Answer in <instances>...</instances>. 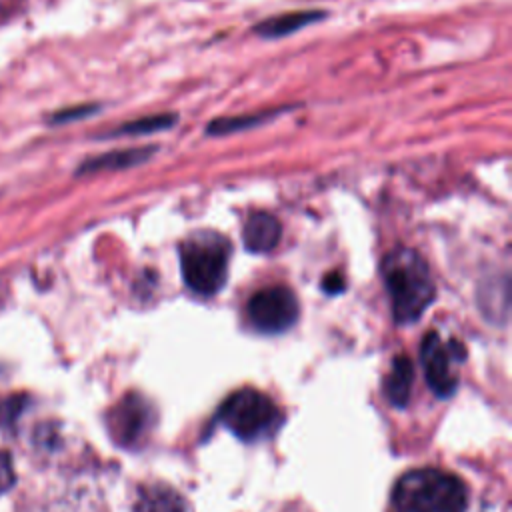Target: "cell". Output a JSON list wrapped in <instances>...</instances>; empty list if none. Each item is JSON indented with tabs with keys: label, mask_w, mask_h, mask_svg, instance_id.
<instances>
[{
	"label": "cell",
	"mask_w": 512,
	"mask_h": 512,
	"mask_svg": "<svg viewBox=\"0 0 512 512\" xmlns=\"http://www.w3.org/2000/svg\"><path fill=\"white\" fill-rule=\"evenodd\" d=\"M382 278L398 324L416 322L434 302L436 286L426 260L412 248H394L382 260Z\"/></svg>",
	"instance_id": "6da1fadb"
},
{
	"label": "cell",
	"mask_w": 512,
	"mask_h": 512,
	"mask_svg": "<svg viewBox=\"0 0 512 512\" xmlns=\"http://www.w3.org/2000/svg\"><path fill=\"white\" fill-rule=\"evenodd\" d=\"M396 512H466L468 490L464 482L438 468L410 470L392 490Z\"/></svg>",
	"instance_id": "7a4b0ae2"
},
{
	"label": "cell",
	"mask_w": 512,
	"mask_h": 512,
	"mask_svg": "<svg viewBox=\"0 0 512 512\" xmlns=\"http://www.w3.org/2000/svg\"><path fill=\"white\" fill-rule=\"evenodd\" d=\"M230 242L214 230L192 232L180 244V270L184 284L198 296H214L228 278Z\"/></svg>",
	"instance_id": "3957f363"
},
{
	"label": "cell",
	"mask_w": 512,
	"mask_h": 512,
	"mask_svg": "<svg viewBox=\"0 0 512 512\" xmlns=\"http://www.w3.org/2000/svg\"><path fill=\"white\" fill-rule=\"evenodd\" d=\"M216 416L224 428L246 442L270 436L282 422V412L274 400L254 388L232 392Z\"/></svg>",
	"instance_id": "277c9868"
},
{
	"label": "cell",
	"mask_w": 512,
	"mask_h": 512,
	"mask_svg": "<svg viewBox=\"0 0 512 512\" xmlns=\"http://www.w3.org/2000/svg\"><path fill=\"white\" fill-rule=\"evenodd\" d=\"M252 326L264 334H280L294 326L300 314L296 294L286 286H266L252 294L246 306Z\"/></svg>",
	"instance_id": "5b68a950"
},
{
	"label": "cell",
	"mask_w": 512,
	"mask_h": 512,
	"mask_svg": "<svg viewBox=\"0 0 512 512\" xmlns=\"http://www.w3.org/2000/svg\"><path fill=\"white\" fill-rule=\"evenodd\" d=\"M466 356L464 346L458 340L444 342L438 332H428L420 346V358L426 374L428 386L440 396H450L458 386L456 362H462Z\"/></svg>",
	"instance_id": "8992f818"
},
{
	"label": "cell",
	"mask_w": 512,
	"mask_h": 512,
	"mask_svg": "<svg viewBox=\"0 0 512 512\" xmlns=\"http://www.w3.org/2000/svg\"><path fill=\"white\" fill-rule=\"evenodd\" d=\"M154 422L150 404L138 394H126L108 416V428L112 438L122 446L138 444Z\"/></svg>",
	"instance_id": "52a82bcc"
},
{
	"label": "cell",
	"mask_w": 512,
	"mask_h": 512,
	"mask_svg": "<svg viewBox=\"0 0 512 512\" xmlns=\"http://www.w3.org/2000/svg\"><path fill=\"white\" fill-rule=\"evenodd\" d=\"M282 236L280 220L270 212H252L244 222L242 240L246 250L256 254H266L276 248Z\"/></svg>",
	"instance_id": "ba28073f"
},
{
	"label": "cell",
	"mask_w": 512,
	"mask_h": 512,
	"mask_svg": "<svg viewBox=\"0 0 512 512\" xmlns=\"http://www.w3.org/2000/svg\"><path fill=\"white\" fill-rule=\"evenodd\" d=\"M326 14L320 10H294V12H284L272 18L262 20L254 32L262 38H282L288 34H294L296 30L314 24L318 20H322Z\"/></svg>",
	"instance_id": "9c48e42d"
},
{
	"label": "cell",
	"mask_w": 512,
	"mask_h": 512,
	"mask_svg": "<svg viewBox=\"0 0 512 512\" xmlns=\"http://www.w3.org/2000/svg\"><path fill=\"white\" fill-rule=\"evenodd\" d=\"M412 380H414V364L408 356L398 354L392 360V368L390 374L384 380V392L390 400V404L404 408L410 400V392H412Z\"/></svg>",
	"instance_id": "30bf717a"
},
{
	"label": "cell",
	"mask_w": 512,
	"mask_h": 512,
	"mask_svg": "<svg viewBox=\"0 0 512 512\" xmlns=\"http://www.w3.org/2000/svg\"><path fill=\"white\" fill-rule=\"evenodd\" d=\"M134 512H186V504L172 488L164 484H150L138 490Z\"/></svg>",
	"instance_id": "8fae6325"
},
{
	"label": "cell",
	"mask_w": 512,
	"mask_h": 512,
	"mask_svg": "<svg viewBox=\"0 0 512 512\" xmlns=\"http://www.w3.org/2000/svg\"><path fill=\"white\" fill-rule=\"evenodd\" d=\"M156 146H142V148H128V150H114L96 158L86 160L80 166V172H100V170H124L146 162L154 154Z\"/></svg>",
	"instance_id": "7c38bea8"
},
{
	"label": "cell",
	"mask_w": 512,
	"mask_h": 512,
	"mask_svg": "<svg viewBox=\"0 0 512 512\" xmlns=\"http://www.w3.org/2000/svg\"><path fill=\"white\" fill-rule=\"evenodd\" d=\"M286 108H278V110H264V112H252V114H240V116H226V118H216L208 128L206 134L210 136H224V134H232L238 130H246V128H254L262 122H268L270 118L278 116L280 112H284Z\"/></svg>",
	"instance_id": "4fadbf2b"
},
{
	"label": "cell",
	"mask_w": 512,
	"mask_h": 512,
	"mask_svg": "<svg viewBox=\"0 0 512 512\" xmlns=\"http://www.w3.org/2000/svg\"><path fill=\"white\" fill-rule=\"evenodd\" d=\"M176 122V114H152V116H144V118H136L128 124H122L120 128L112 130L110 136H142V134H152V132H160V130H168L170 126H174Z\"/></svg>",
	"instance_id": "5bb4252c"
},
{
	"label": "cell",
	"mask_w": 512,
	"mask_h": 512,
	"mask_svg": "<svg viewBox=\"0 0 512 512\" xmlns=\"http://www.w3.org/2000/svg\"><path fill=\"white\" fill-rule=\"evenodd\" d=\"M14 484V466L8 452L0 450V494Z\"/></svg>",
	"instance_id": "9a60e30c"
},
{
	"label": "cell",
	"mask_w": 512,
	"mask_h": 512,
	"mask_svg": "<svg viewBox=\"0 0 512 512\" xmlns=\"http://www.w3.org/2000/svg\"><path fill=\"white\" fill-rule=\"evenodd\" d=\"M322 288H324L328 294H340V292L344 290V278H342L338 272H330V274L324 276Z\"/></svg>",
	"instance_id": "2e32d148"
}]
</instances>
